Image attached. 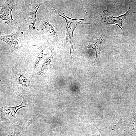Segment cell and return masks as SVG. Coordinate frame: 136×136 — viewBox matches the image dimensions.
Instances as JSON below:
<instances>
[{
    "label": "cell",
    "mask_w": 136,
    "mask_h": 136,
    "mask_svg": "<svg viewBox=\"0 0 136 136\" xmlns=\"http://www.w3.org/2000/svg\"><path fill=\"white\" fill-rule=\"evenodd\" d=\"M101 13V22L104 25H116L121 28L123 33H124L126 35L128 34L127 30L123 26L122 24L126 20V17L131 14L129 13L128 11L125 14L116 17L113 16L112 11L109 10H104Z\"/></svg>",
    "instance_id": "obj_5"
},
{
    "label": "cell",
    "mask_w": 136,
    "mask_h": 136,
    "mask_svg": "<svg viewBox=\"0 0 136 136\" xmlns=\"http://www.w3.org/2000/svg\"><path fill=\"white\" fill-rule=\"evenodd\" d=\"M32 123V120H30L25 126L22 127L17 126L16 127L13 128L8 132L5 133L4 136H21L26 132L28 128Z\"/></svg>",
    "instance_id": "obj_8"
},
{
    "label": "cell",
    "mask_w": 136,
    "mask_h": 136,
    "mask_svg": "<svg viewBox=\"0 0 136 136\" xmlns=\"http://www.w3.org/2000/svg\"><path fill=\"white\" fill-rule=\"evenodd\" d=\"M135 68L136 69V66L135 67Z\"/></svg>",
    "instance_id": "obj_14"
},
{
    "label": "cell",
    "mask_w": 136,
    "mask_h": 136,
    "mask_svg": "<svg viewBox=\"0 0 136 136\" xmlns=\"http://www.w3.org/2000/svg\"><path fill=\"white\" fill-rule=\"evenodd\" d=\"M44 26L46 32L50 35H55L56 32L53 26L46 20L44 21Z\"/></svg>",
    "instance_id": "obj_9"
},
{
    "label": "cell",
    "mask_w": 136,
    "mask_h": 136,
    "mask_svg": "<svg viewBox=\"0 0 136 136\" xmlns=\"http://www.w3.org/2000/svg\"><path fill=\"white\" fill-rule=\"evenodd\" d=\"M46 48V47L44 46L41 49L36 59L35 66H36L37 64H38L39 62H40L39 61L42 60L43 57L46 55V54H44L43 53L44 51Z\"/></svg>",
    "instance_id": "obj_11"
},
{
    "label": "cell",
    "mask_w": 136,
    "mask_h": 136,
    "mask_svg": "<svg viewBox=\"0 0 136 136\" xmlns=\"http://www.w3.org/2000/svg\"><path fill=\"white\" fill-rule=\"evenodd\" d=\"M20 83L22 85L26 87L30 86L29 81L24 76L20 75L19 77Z\"/></svg>",
    "instance_id": "obj_10"
},
{
    "label": "cell",
    "mask_w": 136,
    "mask_h": 136,
    "mask_svg": "<svg viewBox=\"0 0 136 136\" xmlns=\"http://www.w3.org/2000/svg\"><path fill=\"white\" fill-rule=\"evenodd\" d=\"M0 39L5 42L7 45L15 49L18 48V36L17 31L15 30L10 34L0 36Z\"/></svg>",
    "instance_id": "obj_7"
},
{
    "label": "cell",
    "mask_w": 136,
    "mask_h": 136,
    "mask_svg": "<svg viewBox=\"0 0 136 136\" xmlns=\"http://www.w3.org/2000/svg\"><path fill=\"white\" fill-rule=\"evenodd\" d=\"M17 0H6L1 6L0 13V23L7 24L12 28L17 26V23L12 18L11 12L15 7L18 6Z\"/></svg>",
    "instance_id": "obj_4"
},
{
    "label": "cell",
    "mask_w": 136,
    "mask_h": 136,
    "mask_svg": "<svg viewBox=\"0 0 136 136\" xmlns=\"http://www.w3.org/2000/svg\"><path fill=\"white\" fill-rule=\"evenodd\" d=\"M53 9L54 10L55 12L58 14V15L64 18L66 22V26L65 29V35L66 38V41L65 43L64 46H65L67 43H69L71 45V47L70 51V54L71 59L73 57L71 54V50L72 49L73 51V53L75 52L74 50L73 46V33L74 30L80 24L89 23H86L83 22L85 19L86 18L83 19H73L69 18L65 16L64 12H63L62 13L64 15H61L56 11L54 8L53 7Z\"/></svg>",
    "instance_id": "obj_3"
},
{
    "label": "cell",
    "mask_w": 136,
    "mask_h": 136,
    "mask_svg": "<svg viewBox=\"0 0 136 136\" xmlns=\"http://www.w3.org/2000/svg\"><path fill=\"white\" fill-rule=\"evenodd\" d=\"M100 134H99V136H100Z\"/></svg>",
    "instance_id": "obj_13"
},
{
    "label": "cell",
    "mask_w": 136,
    "mask_h": 136,
    "mask_svg": "<svg viewBox=\"0 0 136 136\" xmlns=\"http://www.w3.org/2000/svg\"><path fill=\"white\" fill-rule=\"evenodd\" d=\"M49 1L38 0L30 3L25 2L24 6L18 15L21 24L29 33L33 30L35 25L37 21L36 13L39 7Z\"/></svg>",
    "instance_id": "obj_1"
},
{
    "label": "cell",
    "mask_w": 136,
    "mask_h": 136,
    "mask_svg": "<svg viewBox=\"0 0 136 136\" xmlns=\"http://www.w3.org/2000/svg\"><path fill=\"white\" fill-rule=\"evenodd\" d=\"M51 51L52 52L51 56L50 57H48L46 59V60L45 61V62H44L43 64V65L42 66V67L41 71L40 72V74L42 73V72L45 69V67L47 66V65H48V63H49L50 61L48 62L49 60H51L52 53V50Z\"/></svg>",
    "instance_id": "obj_12"
},
{
    "label": "cell",
    "mask_w": 136,
    "mask_h": 136,
    "mask_svg": "<svg viewBox=\"0 0 136 136\" xmlns=\"http://www.w3.org/2000/svg\"><path fill=\"white\" fill-rule=\"evenodd\" d=\"M107 37L105 33H103L99 36L93 35L90 40L88 45L85 48V50L90 48L95 50L96 56L94 63L95 66L98 65L99 63L100 53Z\"/></svg>",
    "instance_id": "obj_6"
},
{
    "label": "cell",
    "mask_w": 136,
    "mask_h": 136,
    "mask_svg": "<svg viewBox=\"0 0 136 136\" xmlns=\"http://www.w3.org/2000/svg\"><path fill=\"white\" fill-rule=\"evenodd\" d=\"M23 98V101L19 105L10 107L3 104L0 106V120L1 121L14 124L17 122L16 114L17 111L23 107L28 106L27 101L25 98L21 95H17Z\"/></svg>",
    "instance_id": "obj_2"
}]
</instances>
